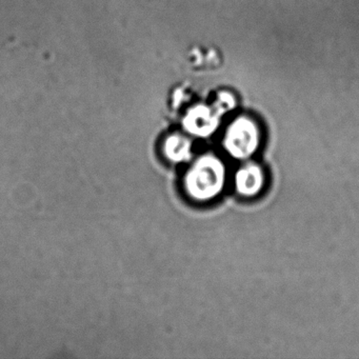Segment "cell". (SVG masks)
Segmentation results:
<instances>
[{"label":"cell","mask_w":359,"mask_h":359,"mask_svg":"<svg viewBox=\"0 0 359 359\" xmlns=\"http://www.w3.org/2000/svg\"><path fill=\"white\" fill-rule=\"evenodd\" d=\"M226 182V168L222 158L213 154L198 157L184 176V190L196 201H210L220 195Z\"/></svg>","instance_id":"cell-1"},{"label":"cell","mask_w":359,"mask_h":359,"mask_svg":"<svg viewBox=\"0 0 359 359\" xmlns=\"http://www.w3.org/2000/svg\"><path fill=\"white\" fill-rule=\"evenodd\" d=\"M222 144L231 157L245 161L255 154L259 148V129L251 119H237L226 129Z\"/></svg>","instance_id":"cell-2"},{"label":"cell","mask_w":359,"mask_h":359,"mask_svg":"<svg viewBox=\"0 0 359 359\" xmlns=\"http://www.w3.org/2000/svg\"><path fill=\"white\" fill-rule=\"evenodd\" d=\"M266 184V176L257 163H245L235 174V188L238 194L254 197L259 194Z\"/></svg>","instance_id":"cell-3"},{"label":"cell","mask_w":359,"mask_h":359,"mask_svg":"<svg viewBox=\"0 0 359 359\" xmlns=\"http://www.w3.org/2000/svg\"><path fill=\"white\" fill-rule=\"evenodd\" d=\"M163 154L172 163H187L192 158V144L182 135H172L163 144Z\"/></svg>","instance_id":"cell-4"},{"label":"cell","mask_w":359,"mask_h":359,"mask_svg":"<svg viewBox=\"0 0 359 359\" xmlns=\"http://www.w3.org/2000/svg\"><path fill=\"white\" fill-rule=\"evenodd\" d=\"M216 125V119L207 111L193 113L184 123L188 131L197 136L210 135L215 130Z\"/></svg>","instance_id":"cell-5"}]
</instances>
